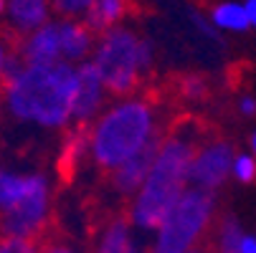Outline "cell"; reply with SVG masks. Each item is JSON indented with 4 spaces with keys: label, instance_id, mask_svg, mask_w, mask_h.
Returning <instances> with one entry per match:
<instances>
[{
    "label": "cell",
    "instance_id": "1",
    "mask_svg": "<svg viewBox=\"0 0 256 253\" xmlns=\"http://www.w3.org/2000/svg\"><path fill=\"white\" fill-rule=\"evenodd\" d=\"M193 129V124H180L168 139L160 142L155 162L144 177L142 188L137 190L130 210L132 228L155 231L182 195L188 183V167L193 162V155L198 152V139Z\"/></svg>",
    "mask_w": 256,
    "mask_h": 253
},
{
    "label": "cell",
    "instance_id": "2",
    "mask_svg": "<svg viewBox=\"0 0 256 253\" xmlns=\"http://www.w3.org/2000/svg\"><path fill=\"white\" fill-rule=\"evenodd\" d=\"M3 89L8 109L18 119L41 127H61L71 117L76 68H71L66 61L26 63Z\"/></svg>",
    "mask_w": 256,
    "mask_h": 253
},
{
    "label": "cell",
    "instance_id": "3",
    "mask_svg": "<svg viewBox=\"0 0 256 253\" xmlns=\"http://www.w3.org/2000/svg\"><path fill=\"white\" fill-rule=\"evenodd\" d=\"M155 132L152 109L144 101H124L106 112L92 132V155L99 167L114 170L142 150Z\"/></svg>",
    "mask_w": 256,
    "mask_h": 253
},
{
    "label": "cell",
    "instance_id": "4",
    "mask_svg": "<svg viewBox=\"0 0 256 253\" xmlns=\"http://www.w3.org/2000/svg\"><path fill=\"white\" fill-rule=\"evenodd\" d=\"M216 200L213 193L200 188H186L162 223L152 231L155 241L150 253H188L203 246L210 236Z\"/></svg>",
    "mask_w": 256,
    "mask_h": 253
},
{
    "label": "cell",
    "instance_id": "5",
    "mask_svg": "<svg viewBox=\"0 0 256 253\" xmlns=\"http://www.w3.org/2000/svg\"><path fill=\"white\" fill-rule=\"evenodd\" d=\"M94 68L99 71L102 84L117 94L124 96L137 86V38L134 33L124 28H109L102 38V46L94 58Z\"/></svg>",
    "mask_w": 256,
    "mask_h": 253
},
{
    "label": "cell",
    "instance_id": "6",
    "mask_svg": "<svg viewBox=\"0 0 256 253\" xmlns=\"http://www.w3.org/2000/svg\"><path fill=\"white\" fill-rule=\"evenodd\" d=\"M48 218H51L48 185L41 175H30V185L20 198V203L0 218V236L38 243L48 233Z\"/></svg>",
    "mask_w": 256,
    "mask_h": 253
},
{
    "label": "cell",
    "instance_id": "7",
    "mask_svg": "<svg viewBox=\"0 0 256 253\" xmlns=\"http://www.w3.org/2000/svg\"><path fill=\"white\" fill-rule=\"evenodd\" d=\"M231 144L228 142H213L200 147L193 155V162L188 167V180L200 188L213 193L218 185L226 180V175L231 172Z\"/></svg>",
    "mask_w": 256,
    "mask_h": 253
},
{
    "label": "cell",
    "instance_id": "8",
    "mask_svg": "<svg viewBox=\"0 0 256 253\" xmlns=\"http://www.w3.org/2000/svg\"><path fill=\"white\" fill-rule=\"evenodd\" d=\"M160 142L162 139L152 132V137L142 144L140 152H134L127 162H122L120 167L112 170V185H114V190H120L122 195H134L142 188L144 177H148V172H150V167L155 162V155L160 150Z\"/></svg>",
    "mask_w": 256,
    "mask_h": 253
},
{
    "label": "cell",
    "instance_id": "9",
    "mask_svg": "<svg viewBox=\"0 0 256 253\" xmlns=\"http://www.w3.org/2000/svg\"><path fill=\"white\" fill-rule=\"evenodd\" d=\"M102 91L104 84L94 63H84L82 68H76V91H74V101H71V119L89 122L102 104Z\"/></svg>",
    "mask_w": 256,
    "mask_h": 253
},
{
    "label": "cell",
    "instance_id": "10",
    "mask_svg": "<svg viewBox=\"0 0 256 253\" xmlns=\"http://www.w3.org/2000/svg\"><path fill=\"white\" fill-rule=\"evenodd\" d=\"M20 58H23V63H54V61H61L58 23H44L41 28H36L33 35L23 43Z\"/></svg>",
    "mask_w": 256,
    "mask_h": 253
},
{
    "label": "cell",
    "instance_id": "11",
    "mask_svg": "<svg viewBox=\"0 0 256 253\" xmlns=\"http://www.w3.org/2000/svg\"><path fill=\"white\" fill-rule=\"evenodd\" d=\"M8 15L20 33L36 30L48 18V0H8Z\"/></svg>",
    "mask_w": 256,
    "mask_h": 253
},
{
    "label": "cell",
    "instance_id": "12",
    "mask_svg": "<svg viewBox=\"0 0 256 253\" xmlns=\"http://www.w3.org/2000/svg\"><path fill=\"white\" fill-rule=\"evenodd\" d=\"M58 43H61V56L68 61H79L86 56L92 46V30L84 23H58Z\"/></svg>",
    "mask_w": 256,
    "mask_h": 253
},
{
    "label": "cell",
    "instance_id": "13",
    "mask_svg": "<svg viewBox=\"0 0 256 253\" xmlns=\"http://www.w3.org/2000/svg\"><path fill=\"white\" fill-rule=\"evenodd\" d=\"M127 3L130 0H94V5L84 13L86 15L84 25L89 30H106L109 25L117 23L124 15Z\"/></svg>",
    "mask_w": 256,
    "mask_h": 253
},
{
    "label": "cell",
    "instance_id": "14",
    "mask_svg": "<svg viewBox=\"0 0 256 253\" xmlns=\"http://www.w3.org/2000/svg\"><path fill=\"white\" fill-rule=\"evenodd\" d=\"M28 185H30V175L20 177V175H10L0 170V218L20 203Z\"/></svg>",
    "mask_w": 256,
    "mask_h": 253
},
{
    "label": "cell",
    "instance_id": "15",
    "mask_svg": "<svg viewBox=\"0 0 256 253\" xmlns=\"http://www.w3.org/2000/svg\"><path fill=\"white\" fill-rule=\"evenodd\" d=\"M213 23L218 28H231V30H244L248 28V18L244 5L238 3H221L213 8Z\"/></svg>",
    "mask_w": 256,
    "mask_h": 253
},
{
    "label": "cell",
    "instance_id": "16",
    "mask_svg": "<svg viewBox=\"0 0 256 253\" xmlns=\"http://www.w3.org/2000/svg\"><path fill=\"white\" fill-rule=\"evenodd\" d=\"M51 5L58 15L74 18V15H84L94 5V0H51Z\"/></svg>",
    "mask_w": 256,
    "mask_h": 253
},
{
    "label": "cell",
    "instance_id": "17",
    "mask_svg": "<svg viewBox=\"0 0 256 253\" xmlns=\"http://www.w3.org/2000/svg\"><path fill=\"white\" fill-rule=\"evenodd\" d=\"M0 253H36V243L23 241V238L0 236Z\"/></svg>",
    "mask_w": 256,
    "mask_h": 253
},
{
    "label": "cell",
    "instance_id": "18",
    "mask_svg": "<svg viewBox=\"0 0 256 253\" xmlns=\"http://www.w3.org/2000/svg\"><path fill=\"white\" fill-rule=\"evenodd\" d=\"M36 253H82L74 243L68 241H38L36 243Z\"/></svg>",
    "mask_w": 256,
    "mask_h": 253
},
{
    "label": "cell",
    "instance_id": "19",
    "mask_svg": "<svg viewBox=\"0 0 256 253\" xmlns=\"http://www.w3.org/2000/svg\"><path fill=\"white\" fill-rule=\"evenodd\" d=\"M234 170H236V177L244 180V183H251V180L256 177V162L251 157H238Z\"/></svg>",
    "mask_w": 256,
    "mask_h": 253
},
{
    "label": "cell",
    "instance_id": "20",
    "mask_svg": "<svg viewBox=\"0 0 256 253\" xmlns=\"http://www.w3.org/2000/svg\"><path fill=\"white\" fill-rule=\"evenodd\" d=\"M150 58H152V51H150V43L144 41H137V68L144 71L150 66Z\"/></svg>",
    "mask_w": 256,
    "mask_h": 253
},
{
    "label": "cell",
    "instance_id": "21",
    "mask_svg": "<svg viewBox=\"0 0 256 253\" xmlns=\"http://www.w3.org/2000/svg\"><path fill=\"white\" fill-rule=\"evenodd\" d=\"M238 253H256V236H248V233H244V238H241V246H238Z\"/></svg>",
    "mask_w": 256,
    "mask_h": 253
},
{
    "label": "cell",
    "instance_id": "22",
    "mask_svg": "<svg viewBox=\"0 0 256 253\" xmlns=\"http://www.w3.org/2000/svg\"><path fill=\"white\" fill-rule=\"evenodd\" d=\"M246 18H248V25H256V0H246Z\"/></svg>",
    "mask_w": 256,
    "mask_h": 253
},
{
    "label": "cell",
    "instance_id": "23",
    "mask_svg": "<svg viewBox=\"0 0 256 253\" xmlns=\"http://www.w3.org/2000/svg\"><path fill=\"white\" fill-rule=\"evenodd\" d=\"M241 112H244V114H254V112H256L254 99H244V101H241Z\"/></svg>",
    "mask_w": 256,
    "mask_h": 253
},
{
    "label": "cell",
    "instance_id": "24",
    "mask_svg": "<svg viewBox=\"0 0 256 253\" xmlns=\"http://www.w3.org/2000/svg\"><path fill=\"white\" fill-rule=\"evenodd\" d=\"M188 253H210V246H208V241H206L203 246H198V248H193V251H188Z\"/></svg>",
    "mask_w": 256,
    "mask_h": 253
},
{
    "label": "cell",
    "instance_id": "25",
    "mask_svg": "<svg viewBox=\"0 0 256 253\" xmlns=\"http://www.w3.org/2000/svg\"><path fill=\"white\" fill-rule=\"evenodd\" d=\"M251 142H254V150H256V134H254V139H251Z\"/></svg>",
    "mask_w": 256,
    "mask_h": 253
},
{
    "label": "cell",
    "instance_id": "26",
    "mask_svg": "<svg viewBox=\"0 0 256 253\" xmlns=\"http://www.w3.org/2000/svg\"><path fill=\"white\" fill-rule=\"evenodd\" d=\"M0 10H3V0H0Z\"/></svg>",
    "mask_w": 256,
    "mask_h": 253
},
{
    "label": "cell",
    "instance_id": "27",
    "mask_svg": "<svg viewBox=\"0 0 256 253\" xmlns=\"http://www.w3.org/2000/svg\"><path fill=\"white\" fill-rule=\"evenodd\" d=\"M137 253H142V251H137Z\"/></svg>",
    "mask_w": 256,
    "mask_h": 253
}]
</instances>
